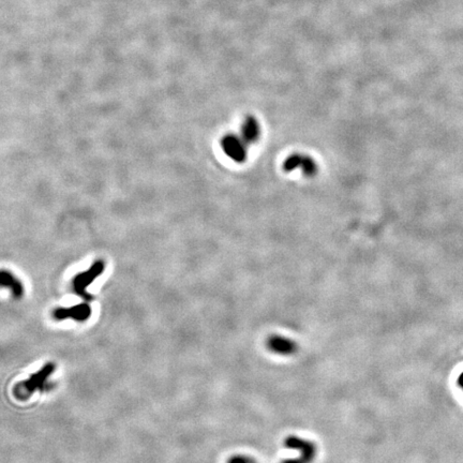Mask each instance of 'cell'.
Segmentation results:
<instances>
[{"label": "cell", "instance_id": "obj_1", "mask_svg": "<svg viewBox=\"0 0 463 463\" xmlns=\"http://www.w3.org/2000/svg\"><path fill=\"white\" fill-rule=\"evenodd\" d=\"M55 371L53 362L46 363L40 371L31 376L27 381L20 382L14 389L15 397L19 400H27L37 390H43L48 386V378Z\"/></svg>", "mask_w": 463, "mask_h": 463}, {"label": "cell", "instance_id": "obj_2", "mask_svg": "<svg viewBox=\"0 0 463 463\" xmlns=\"http://www.w3.org/2000/svg\"><path fill=\"white\" fill-rule=\"evenodd\" d=\"M284 446L289 449L297 451V457L282 461V463H312L316 457V445L310 440L290 435L284 440Z\"/></svg>", "mask_w": 463, "mask_h": 463}, {"label": "cell", "instance_id": "obj_3", "mask_svg": "<svg viewBox=\"0 0 463 463\" xmlns=\"http://www.w3.org/2000/svg\"><path fill=\"white\" fill-rule=\"evenodd\" d=\"M104 269H105V263L101 261V259H98L91 265L89 269L77 274L73 279L74 293L84 300L90 301L92 299V296L87 293V288L104 272Z\"/></svg>", "mask_w": 463, "mask_h": 463}, {"label": "cell", "instance_id": "obj_4", "mask_svg": "<svg viewBox=\"0 0 463 463\" xmlns=\"http://www.w3.org/2000/svg\"><path fill=\"white\" fill-rule=\"evenodd\" d=\"M240 135L226 134L221 139V147L228 158L237 163H242L247 159L248 146Z\"/></svg>", "mask_w": 463, "mask_h": 463}, {"label": "cell", "instance_id": "obj_5", "mask_svg": "<svg viewBox=\"0 0 463 463\" xmlns=\"http://www.w3.org/2000/svg\"><path fill=\"white\" fill-rule=\"evenodd\" d=\"M283 170L288 173L296 170L300 171L306 176H314L319 166H317L314 159L306 154H293L285 159L283 163Z\"/></svg>", "mask_w": 463, "mask_h": 463}, {"label": "cell", "instance_id": "obj_6", "mask_svg": "<svg viewBox=\"0 0 463 463\" xmlns=\"http://www.w3.org/2000/svg\"><path fill=\"white\" fill-rule=\"evenodd\" d=\"M266 345L270 352L280 356L294 355L298 350L297 343L294 340L280 335L270 336L267 339Z\"/></svg>", "mask_w": 463, "mask_h": 463}, {"label": "cell", "instance_id": "obj_7", "mask_svg": "<svg viewBox=\"0 0 463 463\" xmlns=\"http://www.w3.org/2000/svg\"><path fill=\"white\" fill-rule=\"evenodd\" d=\"M91 309L87 304H80L69 307V308H57L53 311L54 319L57 321H65L68 319L77 322H84L89 319Z\"/></svg>", "mask_w": 463, "mask_h": 463}, {"label": "cell", "instance_id": "obj_8", "mask_svg": "<svg viewBox=\"0 0 463 463\" xmlns=\"http://www.w3.org/2000/svg\"><path fill=\"white\" fill-rule=\"evenodd\" d=\"M261 135V126L256 117L248 116L241 124L240 137L248 145L256 143Z\"/></svg>", "mask_w": 463, "mask_h": 463}, {"label": "cell", "instance_id": "obj_9", "mask_svg": "<svg viewBox=\"0 0 463 463\" xmlns=\"http://www.w3.org/2000/svg\"><path fill=\"white\" fill-rule=\"evenodd\" d=\"M0 283L2 288H7L11 291L12 295L15 298H20L24 294V288L20 281L13 275L12 273L8 270H2L0 274Z\"/></svg>", "mask_w": 463, "mask_h": 463}, {"label": "cell", "instance_id": "obj_10", "mask_svg": "<svg viewBox=\"0 0 463 463\" xmlns=\"http://www.w3.org/2000/svg\"><path fill=\"white\" fill-rule=\"evenodd\" d=\"M227 463H254V461L247 456H234Z\"/></svg>", "mask_w": 463, "mask_h": 463}, {"label": "cell", "instance_id": "obj_11", "mask_svg": "<svg viewBox=\"0 0 463 463\" xmlns=\"http://www.w3.org/2000/svg\"><path fill=\"white\" fill-rule=\"evenodd\" d=\"M458 383H459L460 385V387L463 389V372L460 374V377L459 378H458Z\"/></svg>", "mask_w": 463, "mask_h": 463}]
</instances>
